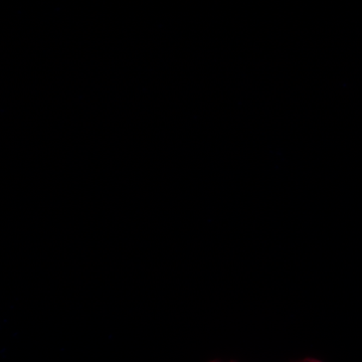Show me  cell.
I'll return each mask as SVG.
<instances>
[{"instance_id": "6da1fadb", "label": "cell", "mask_w": 362, "mask_h": 362, "mask_svg": "<svg viewBox=\"0 0 362 362\" xmlns=\"http://www.w3.org/2000/svg\"><path fill=\"white\" fill-rule=\"evenodd\" d=\"M211 362H223V361H213ZM230 362H233V361H230ZM296 362H322V361H318V359H316V358H310V357H309V358L301 359V361H296Z\"/></svg>"}]
</instances>
